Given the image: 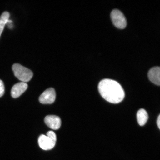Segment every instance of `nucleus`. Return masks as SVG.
<instances>
[{"label": "nucleus", "instance_id": "nucleus-1", "mask_svg": "<svg viewBox=\"0 0 160 160\" xmlns=\"http://www.w3.org/2000/svg\"><path fill=\"white\" fill-rule=\"evenodd\" d=\"M100 94L106 101L112 103H118L123 101L125 94L122 87L114 80L104 79L100 82Z\"/></svg>", "mask_w": 160, "mask_h": 160}, {"label": "nucleus", "instance_id": "nucleus-2", "mask_svg": "<svg viewBox=\"0 0 160 160\" xmlns=\"http://www.w3.org/2000/svg\"><path fill=\"white\" fill-rule=\"evenodd\" d=\"M12 69L15 77L22 82H27L33 77V73L31 70L19 64H14Z\"/></svg>", "mask_w": 160, "mask_h": 160}, {"label": "nucleus", "instance_id": "nucleus-3", "mask_svg": "<svg viewBox=\"0 0 160 160\" xmlns=\"http://www.w3.org/2000/svg\"><path fill=\"white\" fill-rule=\"evenodd\" d=\"M57 142V136L54 132L49 131L47 135H42L38 138L39 147L44 150H49L55 147Z\"/></svg>", "mask_w": 160, "mask_h": 160}, {"label": "nucleus", "instance_id": "nucleus-4", "mask_svg": "<svg viewBox=\"0 0 160 160\" xmlns=\"http://www.w3.org/2000/svg\"><path fill=\"white\" fill-rule=\"evenodd\" d=\"M111 17L112 22L118 28L124 29L127 25V20L122 13L118 9H114L112 11Z\"/></svg>", "mask_w": 160, "mask_h": 160}, {"label": "nucleus", "instance_id": "nucleus-5", "mask_svg": "<svg viewBox=\"0 0 160 160\" xmlns=\"http://www.w3.org/2000/svg\"><path fill=\"white\" fill-rule=\"evenodd\" d=\"M56 92L53 88H49L43 92L40 96L39 101L42 104H52L55 101Z\"/></svg>", "mask_w": 160, "mask_h": 160}, {"label": "nucleus", "instance_id": "nucleus-6", "mask_svg": "<svg viewBox=\"0 0 160 160\" xmlns=\"http://www.w3.org/2000/svg\"><path fill=\"white\" fill-rule=\"evenodd\" d=\"M45 122L48 127L53 130L58 129L61 125V119L55 115L47 116L45 118Z\"/></svg>", "mask_w": 160, "mask_h": 160}, {"label": "nucleus", "instance_id": "nucleus-7", "mask_svg": "<svg viewBox=\"0 0 160 160\" xmlns=\"http://www.w3.org/2000/svg\"><path fill=\"white\" fill-rule=\"evenodd\" d=\"M27 83L21 82L15 84L12 88L11 91L12 97L14 98L19 97L28 88Z\"/></svg>", "mask_w": 160, "mask_h": 160}, {"label": "nucleus", "instance_id": "nucleus-8", "mask_svg": "<svg viewBox=\"0 0 160 160\" xmlns=\"http://www.w3.org/2000/svg\"><path fill=\"white\" fill-rule=\"evenodd\" d=\"M148 77L150 81L155 84L160 85V68L158 67L152 68L148 73Z\"/></svg>", "mask_w": 160, "mask_h": 160}, {"label": "nucleus", "instance_id": "nucleus-9", "mask_svg": "<svg viewBox=\"0 0 160 160\" xmlns=\"http://www.w3.org/2000/svg\"><path fill=\"white\" fill-rule=\"evenodd\" d=\"M148 119L147 112L143 109H140L138 111L137 113V119L139 125L143 126L144 125Z\"/></svg>", "mask_w": 160, "mask_h": 160}, {"label": "nucleus", "instance_id": "nucleus-10", "mask_svg": "<svg viewBox=\"0 0 160 160\" xmlns=\"http://www.w3.org/2000/svg\"><path fill=\"white\" fill-rule=\"evenodd\" d=\"M10 14L8 12H4L0 17V37L4 28L9 20Z\"/></svg>", "mask_w": 160, "mask_h": 160}, {"label": "nucleus", "instance_id": "nucleus-11", "mask_svg": "<svg viewBox=\"0 0 160 160\" xmlns=\"http://www.w3.org/2000/svg\"><path fill=\"white\" fill-rule=\"evenodd\" d=\"M5 92V87L3 82L0 79V97L2 96Z\"/></svg>", "mask_w": 160, "mask_h": 160}, {"label": "nucleus", "instance_id": "nucleus-12", "mask_svg": "<svg viewBox=\"0 0 160 160\" xmlns=\"http://www.w3.org/2000/svg\"><path fill=\"white\" fill-rule=\"evenodd\" d=\"M157 124L158 127L159 129H160V115H159L158 118Z\"/></svg>", "mask_w": 160, "mask_h": 160}]
</instances>
